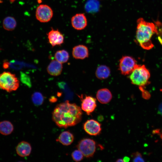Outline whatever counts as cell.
<instances>
[{"label":"cell","mask_w":162,"mask_h":162,"mask_svg":"<svg viewBox=\"0 0 162 162\" xmlns=\"http://www.w3.org/2000/svg\"><path fill=\"white\" fill-rule=\"evenodd\" d=\"M82 114L80 106L66 100L56 105L52 112V119L58 127L67 128L80 122Z\"/></svg>","instance_id":"6da1fadb"},{"label":"cell","mask_w":162,"mask_h":162,"mask_svg":"<svg viewBox=\"0 0 162 162\" xmlns=\"http://www.w3.org/2000/svg\"><path fill=\"white\" fill-rule=\"evenodd\" d=\"M136 40L143 49L149 50L154 46L151 40L153 35L158 34V31L155 24L147 22L143 18H139L137 21Z\"/></svg>","instance_id":"7a4b0ae2"},{"label":"cell","mask_w":162,"mask_h":162,"mask_svg":"<svg viewBox=\"0 0 162 162\" xmlns=\"http://www.w3.org/2000/svg\"><path fill=\"white\" fill-rule=\"evenodd\" d=\"M150 77L149 71L145 65L137 64L129 78L133 84L141 87L148 83Z\"/></svg>","instance_id":"3957f363"},{"label":"cell","mask_w":162,"mask_h":162,"mask_svg":"<svg viewBox=\"0 0 162 162\" xmlns=\"http://www.w3.org/2000/svg\"><path fill=\"white\" fill-rule=\"evenodd\" d=\"M20 82L15 74L8 71L0 74V88L10 92L16 90Z\"/></svg>","instance_id":"277c9868"},{"label":"cell","mask_w":162,"mask_h":162,"mask_svg":"<svg viewBox=\"0 0 162 162\" xmlns=\"http://www.w3.org/2000/svg\"><path fill=\"white\" fill-rule=\"evenodd\" d=\"M77 147L87 158L92 157L96 149V143L94 141L89 138H85L81 140Z\"/></svg>","instance_id":"5b68a950"},{"label":"cell","mask_w":162,"mask_h":162,"mask_svg":"<svg viewBox=\"0 0 162 162\" xmlns=\"http://www.w3.org/2000/svg\"><path fill=\"white\" fill-rule=\"evenodd\" d=\"M136 65V61L133 58L128 56H124L120 60L119 69L124 75L130 74Z\"/></svg>","instance_id":"8992f818"},{"label":"cell","mask_w":162,"mask_h":162,"mask_svg":"<svg viewBox=\"0 0 162 162\" xmlns=\"http://www.w3.org/2000/svg\"><path fill=\"white\" fill-rule=\"evenodd\" d=\"M53 15L51 8L46 4L40 5L37 8L35 16L36 19L41 22H46L51 20Z\"/></svg>","instance_id":"52a82bcc"},{"label":"cell","mask_w":162,"mask_h":162,"mask_svg":"<svg viewBox=\"0 0 162 162\" xmlns=\"http://www.w3.org/2000/svg\"><path fill=\"white\" fill-rule=\"evenodd\" d=\"M82 101L81 108L89 115L95 110L97 106L95 98L89 96L80 97Z\"/></svg>","instance_id":"ba28073f"},{"label":"cell","mask_w":162,"mask_h":162,"mask_svg":"<svg viewBox=\"0 0 162 162\" xmlns=\"http://www.w3.org/2000/svg\"><path fill=\"white\" fill-rule=\"evenodd\" d=\"M83 128L88 134L92 136L99 134L101 130V124L98 121L92 119L88 120L85 123Z\"/></svg>","instance_id":"9c48e42d"},{"label":"cell","mask_w":162,"mask_h":162,"mask_svg":"<svg viewBox=\"0 0 162 162\" xmlns=\"http://www.w3.org/2000/svg\"><path fill=\"white\" fill-rule=\"evenodd\" d=\"M87 18L83 13L77 14L73 16L71 19V24L75 29L80 30L84 29L87 25Z\"/></svg>","instance_id":"30bf717a"},{"label":"cell","mask_w":162,"mask_h":162,"mask_svg":"<svg viewBox=\"0 0 162 162\" xmlns=\"http://www.w3.org/2000/svg\"><path fill=\"white\" fill-rule=\"evenodd\" d=\"M47 35L49 42L52 46L61 45L64 43V37L58 30L52 29Z\"/></svg>","instance_id":"8fae6325"},{"label":"cell","mask_w":162,"mask_h":162,"mask_svg":"<svg viewBox=\"0 0 162 162\" xmlns=\"http://www.w3.org/2000/svg\"><path fill=\"white\" fill-rule=\"evenodd\" d=\"M72 54L76 59H84L88 56V49L85 45H79L73 48Z\"/></svg>","instance_id":"7c38bea8"},{"label":"cell","mask_w":162,"mask_h":162,"mask_svg":"<svg viewBox=\"0 0 162 162\" xmlns=\"http://www.w3.org/2000/svg\"><path fill=\"white\" fill-rule=\"evenodd\" d=\"M32 147L28 142L22 141L18 143L16 148V151L20 156L24 157L29 156L31 154Z\"/></svg>","instance_id":"4fadbf2b"},{"label":"cell","mask_w":162,"mask_h":162,"mask_svg":"<svg viewBox=\"0 0 162 162\" xmlns=\"http://www.w3.org/2000/svg\"><path fill=\"white\" fill-rule=\"evenodd\" d=\"M63 68L62 63L55 60H52L48 65L47 70L50 75L58 76L60 75Z\"/></svg>","instance_id":"5bb4252c"},{"label":"cell","mask_w":162,"mask_h":162,"mask_svg":"<svg viewBox=\"0 0 162 162\" xmlns=\"http://www.w3.org/2000/svg\"><path fill=\"white\" fill-rule=\"evenodd\" d=\"M98 100L102 104H106L111 100L112 95L110 91L106 88H101L98 90L96 94Z\"/></svg>","instance_id":"9a60e30c"},{"label":"cell","mask_w":162,"mask_h":162,"mask_svg":"<svg viewBox=\"0 0 162 162\" xmlns=\"http://www.w3.org/2000/svg\"><path fill=\"white\" fill-rule=\"evenodd\" d=\"M74 137L73 135L69 131H64L62 132L56 141L64 146H69L73 142Z\"/></svg>","instance_id":"2e32d148"},{"label":"cell","mask_w":162,"mask_h":162,"mask_svg":"<svg viewBox=\"0 0 162 162\" xmlns=\"http://www.w3.org/2000/svg\"><path fill=\"white\" fill-rule=\"evenodd\" d=\"M110 74V70L109 67L105 65L98 66L96 71L95 75L97 78L104 79L107 78Z\"/></svg>","instance_id":"e0dca14e"},{"label":"cell","mask_w":162,"mask_h":162,"mask_svg":"<svg viewBox=\"0 0 162 162\" xmlns=\"http://www.w3.org/2000/svg\"><path fill=\"white\" fill-rule=\"evenodd\" d=\"M14 127L12 124L7 120L0 122V133L4 135H8L13 131Z\"/></svg>","instance_id":"ac0fdd59"},{"label":"cell","mask_w":162,"mask_h":162,"mask_svg":"<svg viewBox=\"0 0 162 162\" xmlns=\"http://www.w3.org/2000/svg\"><path fill=\"white\" fill-rule=\"evenodd\" d=\"M16 24V21L14 17L8 16L4 19L3 22V26L5 30L11 31L15 28Z\"/></svg>","instance_id":"d6986e66"},{"label":"cell","mask_w":162,"mask_h":162,"mask_svg":"<svg viewBox=\"0 0 162 162\" xmlns=\"http://www.w3.org/2000/svg\"><path fill=\"white\" fill-rule=\"evenodd\" d=\"M54 57L56 60L62 64L68 61L69 56L67 51L63 50L57 51L55 53Z\"/></svg>","instance_id":"ffe728a7"},{"label":"cell","mask_w":162,"mask_h":162,"mask_svg":"<svg viewBox=\"0 0 162 162\" xmlns=\"http://www.w3.org/2000/svg\"><path fill=\"white\" fill-rule=\"evenodd\" d=\"M32 99L35 105L39 106L42 104L44 101V98L41 93L36 92L32 94Z\"/></svg>","instance_id":"44dd1931"},{"label":"cell","mask_w":162,"mask_h":162,"mask_svg":"<svg viewBox=\"0 0 162 162\" xmlns=\"http://www.w3.org/2000/svg\"><path fill=\"white\" fill-rule=\"evenodd\" d=\"M83 155L79 150H75L71 154V157L76 162L82 160L83 158Z\"/></svg>","instance_id":"7402d4cb"},{"label":"cell","mask_w":162,"mask_h":162,"mask_svg":"<svg viewBox=\"0 0 162 162\" xmlns=\"http://www.w3.org/2000/svg\"><path fill=\"white\" fill-rule=\"evenodd\" d=\"M155 24L158 31V39L160 43L162 45V22L158 20L154 21Z\"/></svg>","instance_id":"603a6c76"},{"label":"cell","mask_w":162,"mask_h":162,"mask_svg":"<svg viewBox=\"0 0 162 162\" xmlns=\"http://www.w3.org/2000/svg\"><path fill=\"white\" fill-rule=\"evenodd\" d=\"M131 156L132 158L133 161L134 162H144L145 161L141 154L138 152L133 153Z\"/></svg>","instance_id":"cb8c5ba5"},{"label":"cell","mask_w":162,"mask_h":162,"mask_svg":"<svg viewBox=\"0 0 162 162\" xmlns=\"http://www.w3.org/2000/svg\"><path fill=\"white\" fill-rule=\"evenodd\" d=\"M123 159L124 162H128L130 160L129 158L127 156L124 157Z\"/></svg>","instance_id":"d4e9b609"},{"label":"cell","mask_w":162,"mask_h":162,"mask_svg":"<svg viewBox=\"0 0 162 162\" xmlns=\"http://www.w3.org/2000/svg\"><path fill=\"white\" fill-rule=\"evenodd\" d=\"M116 162H124V161H123V159L119 158V159H118L116 160Z\"/></svg>","instance_id":"484cf974"},{"label":"cell","mask_w":162,"mask_h":162,"mask_svg":"<svg viewBox=\"0 0 162 162\" xmlns=\"http://www.w3.org/2000/svg\"><path fill=\"white\" fill-rule=\"evenodd\" d=\"M159 111L162 114V104L160 105L159 109Z\"/></svg>","instance_id":"4316f807"},{"label":"cell","mask_w":162,"mask_h":162,"mask_svg":"<svg viewBox=\"0 0 162 162\" xmlns=\"http://www.w3.org/2000/svg\"><path fill=\"white\" fill-rule=\"evenodd\" d=\"M16 0H9L10 2L11 3L14 2Z\"/></svg>","instance_id":"83f0119b"},{"label":"cell","mask_w":162,"mask_h":162,"mask_svg":"<svg viewBox=\"0 0 162 162\" xmlns=\"http://www.w3.org/2000/svg\"><path fill=\"white\" fill-rule=\"evenodd\" d=\"M38 1L39 3H40L41 2V1H40V0H38Z\"/></svg>","instance_id":"f1b7e54d"},{"label":"cell","mask_w":162,"mask_h":162,"mask_svg":"<svg viewBox=\"0 0 162 162\" xmlns=\"http://www.w3.org/2000/svg\"><path fill=\"white\" fill-rule=\"evenodd\" d=\"M3 2L2 0H0V3H2Z\"/></svg>","instance_id":"f546056e"},{"label":"cell","mask_w":162,"mask_h":162,"mask_svg":"<svg viewBox=\"0 0 162 162\" xmlns=\"http://www.w3.org/2000/svg\"></svg>","instance_id":"4dcf8cb0"}]
</instances>
